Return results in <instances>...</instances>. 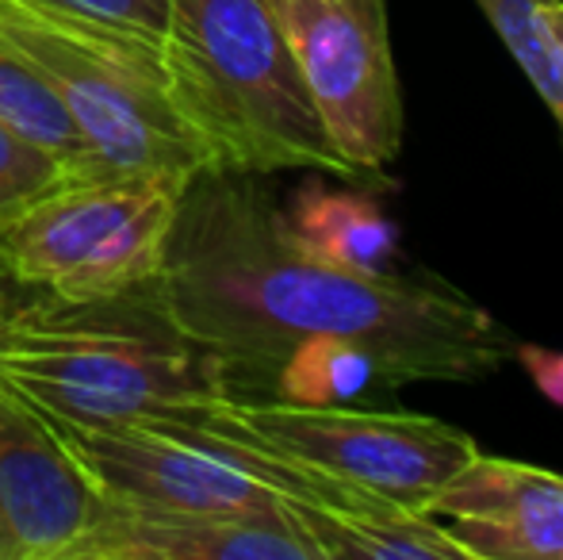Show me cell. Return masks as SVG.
Listing matches in <instances>:
<instances>
[{
	"label": "cell",
	"instance_id": "8fae6325",
	"mask_svg": "<svg viewBox=\"0 0 563 560\" xmlns=\"http://www.w3.org/2000/svg\"><path fill=\"white\" fill-rule=\"evenodd\" d=\"M66 560H322L296 518L185 515L108 503Z\"/></svg>",
	"mask_w": 563,
	"mask_h": 560
},
{
	"label": "cell",
	"instance_id": "d6986e66",
	"mask_svg": "<svg viewBox=\"0 0 563 560\" xmlns=\"http://www.w3.org/2000/svg\"><path fill=\"white\" fill-rule=\"evenodd\" d=\"M12 292H23V288H15L12 281H4V277H0V322H4V315L12 311L15 304H20V299H15Z\"/></svg>",
	"mask_w": 563,
	"mask_h": 560
},
{
	"label": "cell",
	"instance_id": "277c9868",
	"mask_svg": "<svg viewBox=\"0 0 563 560\" xmlns=\"http://www.w3.org/2000/svg\"><path fill=\"white\" fill-rule=\"evenodd\" d=\"M0 39L43 74L74 116L92 177H177L208 154L177 116L162 46L23 0H0Z\"/></svg>",
	"mask_w": 563,
	"mask_h": 560
},
{
	"label": "cell",
	"instance_id": "2e32d148",
	"mask_svg": "<svg viewBox=\"0 0 563 560\" xmlns=\"http://www.w3.org/2000/svg\"><path fill=\"white\" fill-rule=\"evenodd\" d=\"M23 4H38L46 12L74 15V20L123 31V35L146 39L157 46L165 43L173 20V0H23Z\"/></svg>",
	"mask_w": 563,
	"mask_h": 560
},
{
	"label": "cell",
	"instance_id": "9a60e30c",
	"mask_svg": "<svg viewBox=\"0 0 563 560\" xmlns=\"http://www.w3.org/2000/svg\"><path fill=\"white\" fill-rule=\"evenodd\" d=\"M62 180L66 169L51 150L0 123V227Z\"/></svg>",
	"mask_w": 563,
	"mask_h": 560
},
{
	"label": "cell",
	"instance_id": "ac0fdd59",
	"mask_svg": "<svg viewBox=\"0 0 563 560\" xmlns=\"http://www.w3.org/2000/svg\"><path fill=\"white\" fill-rule=\"evenodd\" d=\"M541 20H544V31H549L552 46H556L560 81H563V4H552V0H544V8H541ZM560 135H563V128H560Z\"/></svg>",
	"mask_w": 563,
	"mask_h": 560
},
{
	"label": "cell",
	"instance_id": "9c48e42d",
	"mask_svg": "<svg viewBox=\"0 0 563 560\" xmlns=\"http://www.w3.org/2000/svg\"><path fill=\"white\" fill-rule=\"evenodd\" d=\"M104 510L46 415L0 381V560H66Z\"/></svg>",
	"mask_w": 563,
	"mask_h": 560
},
{
	"label": "cell",
	"instance_id": "ffe728a7",
	"mask_svg": "<svg viewBox=\"0 0 563 560\" xmlns=\"http://www.w3.org/2000/svg\"><path fill=\"white\" fill-rule=\"evenodd\" d=\"M552 4H563V0H552Z\"/></svg>",
	"mask_w": 563,
	"mask_h": 560
},
{
	"label": "cell",
	"instance_id": "4fadbf2b",
	"mask_svg": "<svg viewBox=\"0 0 563 560\" xmlns=\"http://www.w3.org/2000/svg\"><path fill=\"white\" fill-rule=\"evenodd\" d=\"M0 123L46 146L66 169V180H89V150L54 89L15 46L0 39Z\"/></svg>",
	"mask_w": 563,
	"mask_h": 560
},
{
	"label": "cell",
	"instance_id": "30bf717a",
	"mask_svg": "<svg viewBox=\"0 0 563 560\" xmlns=\"http://www.w3.org/2000/svg\"><path fill=\"white\" fill-rule=\"evenodd\" d=\"M464 560H563V476L475 453L426 510Z\"/></svg>",
	"mask_w": 563,
	"mask_h": 560
},
{
	"label": "cell",
	"instance_id": "7a4b0ae2",
	"mask_svg": "<svg viewBox=\"0 0 563 560\" xmlns=\"http://www.w3.org/2000/svg\"><path fill=\"white\" fill-rule=\"evenodd\" d=\"M0 381L77 426L196 422L234 392L230 365L180 327L157 281L100 299H20L0 322Z\"/></svg>",
	"mask_w": 563,
	"mask_h": 560
},
{
	"label": "cell",
	"instance_id": "ba28073f",
	"mask_svg": "<svg viewBox=\"0 0 563 560\" xmlns=\"http://www.w3.org/2000/svg\"><path fill=\"white\" fill-rule=\"evenodd\" d=\"M46 422L108 503L185 515L291 518L288 503L230 461L219 441L196 422L77 426L51 415Z\"/></svg>",
	"mask_w": 563,
	"mask_h": 560
},
{
	"label": "cell",
	"instance_id": "7c38bea8",
	"mask_svg": "<svg viewBox=\"0 0 563 560\" xmlns=\"http://www.w3.org/2000/svg\"><path fill=\"white\" fill-rule=\"evenodd\" d=\"M284 216L307 250L345 270H387L395 254V223L356 193L307 185Z\"/></svg>",
	"mask_w": 563,
	"mask_h": 560
},
{
	"label": "cell",
	"instance_id": "6da1fadb",
	"mask_svg": "<svg viewBox=\"0 0 563 560\" xmlns=\"http://www.w3.org/2000/svg\"><path fill=\"white\" fill-rule=\"evenodd\" d=\"M157 284L180 327L230 365L234 392H268L311 342L364 350L391 388L479 384L518 353L514 330L445 281L345 270L307 250L253 173L188 177Z\"/></svg>",
	"mask_w": 563,
	"mask_h": 560
},
{
	"label": "cell",
	"instance_id": "8992f818",
	"mask_svg": "<svg viewBox=\"0 0 563 560\" xmlns=\"http://www.w3.org/2000/svg\"><path fill=\"white\" fill-rule=\"evenodd\" d=\"M196 422L314 464L410 515H426L441 487L479 453L475 438L430 415L291 404L242 392H230L211 404Z\"/></svg>",
	"mask_w": 563,
	"mask_h": 560
},
{
	"label": "cell",
	"instance_id": "5b68a950",
	"mask_svg": "<svg viewBox=\"0 0 563 560\" xmlns=\"http://www.w3.org/2000/svg\"><path fill=\"white\" fill-rule=\"evenodd\" d=\"M177 177L62 180L0 227V277L54 299H100L162 277Z\"/></svg>",
	"mask_w": 563,
	"mask_h": 560
},
{
	"label": "cell",
	"instance_id": "e0dca14e",
	"mask_svg": "<svg viewBox=\"0 0 563 560\" xmlns=\"http://www.w3.org/2000/svg\"><path fill=\"white\" fill-rule=\"evenodd\" d=\"M514 361H521V369H526L529 381L541 388V396H549L552 404L563 407V350H544V345L518 342Z\"/></svg>",
	"mask_w": 563,
	"mask_h": 560
},
{
	"label": "cell",
	"instance_id": "3957f363",
	"mask_svg": "<svg viewBox=\"0 0 563 560\" xmlns=\"http://www.w3.org/2000/svg\"><path fill=\"white\" fill-rule=\"evenodd\" d=\"M162 58L208 169H311L361 185L314 112L268 0H173Z\"/></svg>",
	"mask_w": 563,
	"mask_h": 560
},
{
	"label": "cell",
	"instance_id": "52a82bcc",
	"mask_svg": "<svg viewBox=\"0 0 563 560\" xmlns=\"http://www.w3.org/2000/svg\"><path fill=\"white\" fill-rule=\"evenodd\" d=\"M311 105L361 180H384L402 146L387 0H268Z\"/></svg>",
	"mask_w": 563,
	"mask_h": 560
},
{
	"label": "cell",
	"instance_id": "5bb4252c",
	"mask_svg": "<svg viewBox=\"0 0 563 560\" xmlns=\"http://www.w3.org/2000/svg\"><path fill=\"white\" fill-rule=\"evenodd\" d=\"M372 388H391L376 361L345 342H311L273 373L265 396L291 404H353Z\"/></svg>",
	"mask_w": 563,
	"mask_h": 560
}]
</instances>
